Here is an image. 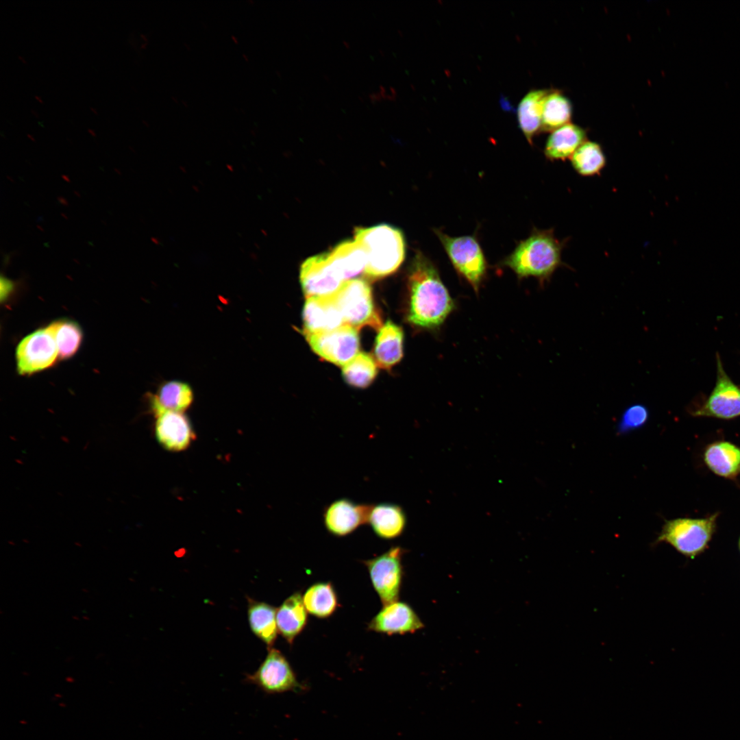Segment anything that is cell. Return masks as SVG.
<instances>
[{"mask_svg":"<svg viewBox=\"0 0 740 740\" xmlns=\"http://www.w3.org/2000/svg\"><path fill=\"white\" fill-rule=\"evenodd\" d=\"M407 321L423 329L440 326L454 303L432 261L421 252L414 257L408 278Z\"/></svg>","mask_w":740,"mask_h":740,"instance_id":"obj_1","label":"cell"},{"mask_svg":"<svg viewBox=\"0 0 740 740\" xmlns=\"http://www.w3.org/2000/svg\"><path fill=\"white\" fill-rule=\"evenodd\" d=\"M566 241H559L554 230L534 229L521 241L501 264L513 270L519 278L532 276L543 282L564 266L562 251Z\"/></svg>","mask_w":740,"mask_h":740,"instance_id":"obj_2","label":"cell"},{"mask_svg":"<svg viewBox=\"0 0 740 740\" xmlns=\"http://www.w3.org/2000/svg\"><path fill=\"white\" fill-rule=\"evenodd\" d=\"M355 241L367 256L365 274L378 279L396 271L405 258L406 245L400 230L388 225L360 227L355 230Z\"/></svg>","mask_w":740,"mask_h":740,"instance_id":"obj_3","label":"cell"},{"mask_svg":"<svg viewBox=\"0 0 740 740\" xmlns=\"http://www.w3.org/2000/svg\"><path fill=\"white\" fill-rule=\"evenodd\" d=\"M332 297L339 309L344 324L356 330L369 326L375 330L382 327V319L374 306L371 288L362 280L346 281Z\"/></svg>","mask_w":740,"mask_h":740,"instance_id":"obj_4","label":"cell"},{"mask_svg":"<svg viewBox=\"0 0 740 740\" xmlns=\"http://www.w3.org/2000/svg\"><path fill=\"white\" fill-rule=\"evenodd\" d=\"M717 515L700 519L677 518L665 522L656 543L670 544L682 554L693 557L710 541Z\"/></svg>","mask_w":740,"mask_h":740,"instance_id":"obj_5","label":"cell"},{"mask_svg":"<svg viewBox=\"0 0 740 740\" xmlns=\"http://www.w3.org/2000/svg\"><path fill=\"white\" fill-rule=\"evenodd\" d=\"M434 232L455 269L478 291L486 275L487 263L476 236L451 237L439 230H434Z\"/></svg>","mask_w":740,"mask_h":740,"instance_id":"obj_6","label":"cell"},{"mask_svg":"<svg viewBox=\"0 0 740 740\" xmlns=\"http://www.w3.org/2000/svg\"><path fill=\"white\" fill-rule=\"evenodd\" d=\"M267 654L258 668L247 674L245 680L267 694L301 691L302 684L286 656L278 649L268 648Z\"/></svg>","mask_w":740,"mask_h":740,"instance_id":"obj_7","label":"cell"},{"mask_svg":"<svg viewBox=\"0 0 740 740\" xmlns=\"http://www.w3.org/2000/svg\"><path fill=\"white\" fill-rule=\"evenodd\" d=\"M405 550L393 546L383 554L363 561L373 587L384 605L397 601L402 582Z\"/></svg>","mask_w":740,"mask_h":740,"instance_id":"obj_8","label":"cell"},{"mask_svg":"<svg viewBox=\"0 0 740 740\" xmlns=\"http://www.w3.org/2000/svg\"><path fill=\"white\" fill-rule=\"evenodd\" d=\"M304 334L314 352L338 366H345L359 353L358 330L349 325L344 324L330 331Z\"/></svg>","mask_w":740,"mask_h":740,"instance_id":"obj_9","label":"cell"},{"mask_svg":"<svg viewBox=\"0 0 740 740\" xmlns=\"http://www.w3.org/2000/svg\"><path fill=\"white\" fill-rule=\"evenodd\" d=\"M59 358L54 337L48 326L23 338L16 347L18 372L29 375L51 367Z\"/></svg>","mask_w":740,"mask_h":740,"instance_id":"obj_10","label":"cell"},{"mask_svg":"<svg viewBox=\"0 0 740 740\" xmlns=\"http://www.w3.org/2000/svg\"><path fill=\"white\" fill-rule=\"evenodd\" d=\"M717 379L715 385L704 402L691 414L696 417H710L730 419L740 416V386L727 375L720 356L716 354Z\"/></svg>","mask_w":740,"mask_h":740,"instance_id":"obj_11","label":"cell"},{"mask_svg":"<svg viewBox=\"0 0 740 740\" xmlns=\"http://www.w3.org/2000/svg\"><path fill=\"white\" fill-rule=\"evenodd\" d=\"M300 281L306 299L332 296L345 282L329 253L308 258L301 265Z\"/></svg>","mask_w":740,"mask_h":740,"instance_id":"obj_12","label":"cell"},{"mask_svg":"<svg viewBox=\"0 0 740 740\" xmlns=\"http://www.w3.org/2000/svg\"><path fill=\"white\" fill-rule=\"evenodd\" d=\"M371 506L356 503L348 498L336 500L323 510L325 528L334 536H347L368 523Z\"/></svg>","mask_w":740,"mask_h":740,"instance_id":"obj_13","label":"cell"},{"mask_svg":"<svg viewBox=\"0 0 740 740\" xmlns=\"http://www.w3.org/2000/svg\"><path fill=\"white\" fill-rule=\"evenodd\" d=\"M423 626L413 609L398 601L384 605L368 624L369 630L388 635L415 632Z\"/></svg>","mask_w":740,"mask_h":740,"instance_id":"obj_14","label":"cell"},{"mask_svg":"<svg viewBox=\"0 0 740 740\" xmlns=\"http://www.w3.org/2000/svg\"><path fill=\"white\" fill-rule=\"evenodd\" d=\"M155 416V435L166 449L184 450L195 439L190 421L182 412L167 410Z\"/></svg>","mask_w":740,"mask_h":740,"instance_id":"obj_15","label":"cell"},{"mask_svg":"<svg viewBox=\"0 0 740 740\" xmlns=\"http://www.w3.org/2000/svg\"><path fill=\"white\" fill-rule=\"evenodd\" d=\"M304 334L326 332L343 325V316L332 296L307 298L303 310Z\"/></svg>","mask_w":740,"mask_h":740,"instance_id":"obj_16","label":"cell"},{"mask_svg":"<svg viewBox=\"0 0 740 740\" xmlns=\"http://www.w3.org/2000/svg\"><path fill=\"white\" fill-rule=\"evenodd\" d=\"M406 515L399 505L382 502L371 506L368 523L380 538L391 540L399 536L406 526Z\"/></svg>","mask_w":740,"mask_h":740,"instance_id":"obj_17","label":"cell"},{"mask_svg":"<svg viewBox=\"0 0 740 740\" xmlns=\"http://www.w3.org/2000/svg\"><path fill=\"white\" fill-rule=\"evenodd\" d=\"M308 613L299 592L293 593L277 608L278 633L290 645L306 626Z\"/></svg>","mask_w":740,"mask_h":740,"instance_id":"obj_18","label":"cell"},{"mask_svg":"<svg viewBox=\"0 0 740 740\" xmlns=\"http://www.w3.org/2000/svg\"><path fill=\"white\" fill-rule=\"evenodd\" d=\"M587 140V130L569 123L551 132L546 141L544 154L550 160H565Z\"/></svg>","mask_w":740,"mask_h":740,"instance_id":"obj_19","label":"cell"},{"mask_svg":"<svg viewBox=\"0 0 740 740\" xmlns=\"http://www.w3.org/2000/svg\"><path fill=\"white\" fill-rule=\"evenodd\" d=\"M193 391L188 383L169 380L162 383L157 392L151 395L150 403L154 415L164 411L184 412L193 403Z\"/></svg>","mask_w":740,"mask_h":740,"instance_id":"obj_20","label":"cell"},{"mask_svg":"<svg viewBox=\"0 0 740 740\" xmlns=\"http://www.w3.org/2000/svg\"><path fill=\"white\" fill-rule=\"evenodd\" d=\"M404 333L402 328L388 321L379 330L373 349L374 360L378 366L388 369L396 365L403 356Z\"/></svg>","mask_w":740,"mask_h":740,"instance_id":"obj_21","label":"cell"},{"mask_svg":"<svg viewBox=\"0 0 740 740\" xmlns=\"http://www.w3.org/2000/svg\"><path fill=\"white\" fill-rule=\"evenodd\" d=\"M247 617L251 632L267 648L273 647L278 633L277 608L264 602L247 597Z\"/></svg>","mask_w":740,"mask_h":740,"instance_id":"obj_22","label":"cell"},{"mask_svg":"<svg viewBox=\"0 0 740 740\" xmlns=\"http://www.w3.org/2000/svg\"><path fill=\"white\" fill-rule=\"evenodd\" d=\"M550 89H534L529 91L517 108V119L521 132L530 144L541 131L543 104Z\"/></svg>","mask_w":740,"mask_h":740,"instance_id":"obj_23","label":"cell"},{"mask_svg":"<svg viewBox=\"0 0 740 740\" xmlns=\"http://www.w3.org/2000/svg\"><path fill=\"white\" fill-rule=\"evenodd\" d=\"M704 461L718 476L732 478L740 470V449L727 441L714 443L706 449Z\"/></svg>","mask_w":740,"mask_h":740,"instance_id":"obj_24","label":"cell"},{"mask_svg":"<svg viewBox=\"0 0 740 740\" xmlns=\"http://www.w3.org/2000/svg\"><path fill=\"white\" fill-rule=\"evenodd\" d=\"M329 254L332 263L344 281L356 276L365 270L366 254L355 240L341 243L329 252Z\"/></svg>","mask_w":740,"mask_h":740,"instance_id":"obj_25","label":"cell"},{"mask_svg":"<svg viewBox=\"0 0 740 740\" xmlns=\"http://www.w3.org/2000/svg\"><path fill=\"white\" fill-rule=\"evenodd\" d=\"M572 112L569 99L560 90L550 89L543 104L541 131L552 132L571 123Z\"/></svg>","mask_w":740,"mask_h":740,"instance_id":"obj_26","label":"cell"},{"mask_svg":"<svg viewBox=\"0 0 740 740\" xmlns=\"http://www.w3.org/2000/svg\"><path fill=\"white\" fill-rule=\"evenodd\" d=\"M302 597L308 613L320 619L330 617L338 606L337 594L330 582L312 584Z\"/></svg>","mask_w":740,"mask_h":740,"instance_id":"obj_27","label":"cell"},{"mask_svg":"<svg viewBox=\"0 0 740 740\" xmlns=\"http://www.w3.org/2000/svg\"><path fill=\"white\" fill-rule=\"evenodd\" d=\"M570 160L574 169L585 177L599 175L606 163L601 145L588 140L576 150Z\"/></svg>","mask_w":740,"mask_h":740,"instance_id":"obj_28","label":"cell"},{"mask_svg":"<svg viewBox=\"0 0 740 740\" xmlns=\"http://www.w3.org/2000/svg\"><path fill=\"white\" fill-rule=\"evenodd\" d=\"M56 341L59 358L66 359L73 356L78 350L82 341V332L75 322L66 319L55 321L47 325Z\"/></svg>","mask_w":740,"mask_h":740,"instance_id":"obj_29","label":"cell"},{"mask_svg":"<svg viewBox=\"0 0 740 740\" xmlns=\"http://www.w3.org/2000/svg\"><path fill=\"white\" fill-rule=\"evenodd\" d=\"M342 373L347 384L358 388H365L374 380L377 374V364L369 354L359 352L343 367Z\"/></svg>","mask_w":740,"mask_h":740,"instance_id":"obj_30","label":"cell"},{"mask_svg":"<svg viewBox=\"0 0 740 740\" xmlns=\"http://www.w3.org/2000/svg\"><path fill=\"white\" fill-rule=\"evenodd\" d=\"M649 412L647 407L642 404H634L628 407L622 414L617 426V432L620 434L628 433L641 428L648 421Z\"/></svg>","mask_w":740,"mask_h":740,"instance_id":"obj_31","label":"cell"},{"mask_svg":"<svg viewBox=\"0 0 740 740\" xmlns=\"http://www.w3.org/2000/svg\"><path fill=\"white\" fill-rule=\"evenodd\" d=\"M14 286V284L11 280L2 276L1 278V297H7V295L13 290Z\"/></svg>","mask_w":740,"mask_h":740,"instance_id":"obj_32","label":"cell"},{"mask_svg":"<svg viewBox=\"0 0 740 740\" xmlns=\"http://www.w3.org/2000/svg\"><path fill=\"white\" fill-rule=\"evenodd\" d=\"M35 97L36 98L37 100H38L40 103H42V101L40 99L39 97H38L37 96H35Z\"/></svg>","mask_w":740,"mask_h":740,"instance_id":"obj_33","label":"cell"},{"mask_svg":"<svg viewBox=\"0 0 740 740\" xmlns=\"http://www.w3.org/2000/svg\"><path fill=\"white\" fill-rule=\"evenodd\" d=\"M38 123L39 125H40L41 126H43V125H42V123L41 122H40V121H38Z\"/></svg>","mask_w":740,"mask_h":740,"instance_id":"obj_34","label":"cell"},{"mask_svg":"<svg viewBox=\"0 0 740 740\" xmlns=\"http://www.w3.org/2000/svg\"><path fill=\"white\" fill-rule=\"evenodd\" d=\"M90 109H91V110H92V112H95V114H96V112L95 111V109H93V108H90Z\"/></svg>","mask_w":740,"mask_h":740,"instance_id":"obj_35","label":"cell"},{"mask_svg":"<svg viewBox=\"0 0 740 740\" xmlns=\"http://www.w3.org/2000/svg\"><path fill=\"white\" fill-rule=\"evenodd\" d=\"M739 548H740V539H739Z\"/></svg>","mask_w":740,"mask_h":740,"instance_id":"obj_36","label":"cell"}]
</instances>
